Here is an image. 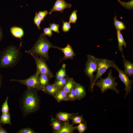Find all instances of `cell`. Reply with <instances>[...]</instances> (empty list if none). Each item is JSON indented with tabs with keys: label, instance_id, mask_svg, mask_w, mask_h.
<instances>
[{
	"label": "cell",
	"instance_id": "obj_29",
	"mask_svg": "<svg viewBox=\"0 0 133 133\" xmlns=\"http://www.w3.org/2000/svg\"><path fill=\"white\" fill-rule=\"evenodd\" d=\"M79 124L78 126L75 127L76 129L77 130L79 133H83L87 129L86 122L85 121Z\"/></svg>",
	"mask_w": 133,
	"mask_h": 133
},
{
	"label": "cell",
	"instance_id": "obj_40",
	"mask_svg": "<svg viewBox=\"0 0 133 133\" xmlns=\"http://www.w3.org/2000/svg\"><path fill=\"white\" fill-rule=\"evenodd\" d=\"M3 37V32L2 29L0 26V43Z\"/></svg>",
	"mask_w": 133,
	"mask_h": 133
},
{
	"label": "cell",
	"instance_id": "obj_34",
	"mask_svg": "<svg viewBox=\"0 0 133 133\" xmlns=\"http://www.w3.org/2000/svg\"><path fill=\"white\" fill-rule=\"evenodd\" d=\"M50 28L52 31L58 33H59V25L58 24H56L54 23H50L49 24Z\"/></svg>",
	"mask_w": 133,
	"mask_h": 133
},
{
	"label": "cell",
	"instance_id": "obj_14",
	"mask_svg": "<svg viewBox=\"0 0 133 133\" xmlns=\"http://www.w3.org/2000/svg\"><path fill=\"white\" fill-rule=\"evenodd\" d=\"M74 89L76 95L77 100H80L86 96V92L84 87L79 83L76 82Z\"/></svg>",
	"mask_w": 133,
	"mask_h": 133
},
{
	"label": "cell",
	"instance_id": "obj_27",
	"mask_svg": "<svg viewBox=\"0 0 133 133\" xmlns=\"http://www.w3.org/2000/svg\"><path fill=\"white\" fill-rule=\"evenodd\" d=\"M69 78L67 76L60 80H56L53 84L57 87L62 88L66 83Z\"/></svg>",
	"mask_w": 133,
	"mask_h": 133
},
{
	"label": "cell",
	"instance_id": "obj_19",
	"mask_svg": "<svg viewBox=\"0 0 133 133\" xmlns=\"http://www.w3.org/2000/svg\"><path fill=\"white\" fill-rule=\"evenodd\" d=\"M76 82L72 78H69L66 83L63 87V90L67 94L74 88Z\"/></svg>",
	"mask_w": 133,
	"mask_h": 133
},
{
	"label": "cell",
	"instance_id": "obj_23",
	"mask_svg": "<svg viewBox=\"0 0 133 133\" xmlns=\"http://www.w3.org/2000/svg\"><path fill=\"white\" fill-rule=\"evenodd\" d=\"M114 26L116 30L121 31L125 29L126 27L124 23L122 21L118 20L117 19L116 15L114 18Z\"/></svg>",
	"mask_w": 133,
	"mask_h": 133
},
{
	"label": "cell",
	"instance_id": "obj_6",
	"mask_svg": "<svg viewBox=\"0 0 133 133\" xmlns=\"http://www.w3.org/2000/svg\"><path fill=\"white\" fill-rule=\"evenodd\" d=\"M40 74L36 72L29 78L24 80L11 79V81L17 82L26 86L27 88L37 91H42L39 82Z\"/></svg>",
	"mask_w": 133,
	"mask_h": 133
},
{
	"label": "cell",
	"instance_id": "obj_10",
	"mask_svg": "<svg viewBox=\"0 0 133 133\" xmlns=\"http://www.w3.org/2000/svg\"><path fill=\"white\" fill-rule=\"evenodd\" d=\"M72 5L66 2L64 0H56L52 8L49 13L50 14L54 11H59L63 13V10L66 8H70Z\"/></svg>",
	"mask_w": 133,
	"mask_h": 133
},
{
	"label": "cell",
	"instance_id": "obj_1",
	"mask_svg": "<svg viewBox=\"0 0 133 133\" xmlns=\"http://www.w3.org/2000/svg\"><path fill=\"white\" fill-rule=\"evenodd\" d=\"M20 48L10 45L0 51V69L11 68L17 65L22 57Z\"/></svg>",
	"mask_w": 133,
	"mask_h": 133
},
{
	"label": "cell",
	"instance_id": "obj_11",
	"mask_svg": "<svg viewBox=\"0 0 133 133\" xmlns=\"http://www.w3.org/2000/svg\"><path fill=\"white\" fill-rule=\"evenodd\" d=\"M54 48L61 50L64 54V57L60 61L67 59H72L76 55L72 47L68 44L64 48H62L56 46Z\"/></svg>",
	"mask_w": 133,
	"mask_h": 133
},
{
	"label": "cell",
	"instance_id": "obj_31",
	"mask_svg": "<svg viewBox=\"0 0 133 133\" xmlns=\"http://www.w3.org/2000/svg\"><path fill=\"white\" fill-rule=\"evenodd\" d=\"M8 97H7L2 104V106L1 111L2 114H5L9 112V107L8 103Z\"/></svg>",
	"mask_w": 133,
	"mask_h": 133
},
{
	"label": "cell",
	"instance_id": "obj_26",
	"mask_svg": "<svg viewBox=\"0 0 133 133\" xmlns=\"http://www.w3.org/2000/svg\"><path fill=\"white\" fill-rule=\"evenodd\" d=\"M70 119L71 120L73 125L80 123L85 121L83 119L82 115L80 116L77 115H73Z\"/></svg>",
	"mask_w": 133,
	"mask_h": 133
},
{
	"label": "cell",
	"instance_id": "obj_38",
	"mask_svg": "<svg viewBox=\"0 0 133 133\" xmlns=\"http://www.w3.org/2000/svg\"><path fill=\"white\" fill-rule=\"evenodd\" d=\"M43 32L45 35H47L50 37H51L52 35V31L50 27L44 28Z\"/></svg>",
	"mask_w": 133,
	"mask_h": 133
},
{
	"label": "cell",
	"instance_id": "obj_37",
	"mask_svg": "<svg viewBox=\"0 0 133 133\" xmlns=\"http://www.w3.org/2000/svg\"><path fill=\"white\" fill-rule=\"evenodd\" d=\"M48 13V12L47 10H45L44 11H40L37 13V15L39 18L42 21Z\"/></svg>",
	"mask_w": 133,
	"mask_h": 133
},
{
	"label": "cell",
	"instance_id": "obj_24",
	"mask_svg": "<svg viewBox=\"0 0 133 133\" xmlns=\"http://www.w3.org/2000/svg\"><path fill=\"white\" fill-rule=\"evenodd\" d=\"M11 115L9 112L2 114L0 117V123L4 124H9L12 125L11 122Z\"/></svg>",
	"mask_w": 133,
	"mask_h": 133
},
{
	"label": "cell",
	"instance_id": "obj_13",
	"mask_svg": "<svg viewBox=\"0 0 133 133\" xmlns=\"http://www.w3.org/2000/svg\"><path fill=\"white\" fill-rule=\"evenodd\" d=\"M75 130V127L67 121L64 122L61 128L55 133H72Z\"/></svg>",
	"mask_w": 133,
	"mask_h": 133
},
{
	"label": "cell",
	"instance_id": "obj_17",
	"mask_svg": "<svg viewBox=\"0 0 133 133\" xmlns=\"http://www.w3.org/2000/svg\"><path fill=\"white\" fill-rule=\"evenodd\" d=\"M117 33L118 49L122 55H123V46H124L126 48L127 43L124 40L120 31L117 30Z\"/></svg>",
	"mask_w": 133,
	"mask_h": 133
},
{
	"label": "cell",
	"instance_id": "obj_25",
	"mask_svg": "<svg viewBox=\"0 0 133 133\" xmlns=\"http://www.w3.org/2000/svg\"><path fill=\"white\" fill-rule=\"evenodd\" d=\"M62 124L61 122V121L56 118L51 123L53 132L55 133L56 132L59 130L61 128Z\"/></svg>",
	"mask_w": 133,
	"mask_h": 133
},
{
	"label": "cell",
	"instance_id": "obj_12",
	"mask_svg": "<svg viewBox=\"0 0 133 133\" xmlns=\"http://www.w3.org/2000/svg\"><path fill=\"white\" fill-rule=\"evenodd\" d=\"M122 62L124 68V72L129 77L133 76V64L127 60L123 54L122 55Z\"/></svg>",
	"mask_w": 133,
	"mask_h": 133
},
{
	"label": "cell",
	"instance_id": "obj_18",
	"mask_svg": "<svg viewBox=\"0 0 133 133\" xmlns=\"http://www.w3.org/2000/svg\"><path fill=\"white\" fill-rule=\"evenodd\" d=\"M10 31L13 36L20 38L21 41V38L24 34V31L22 28L16 26L13 27L10 29Z\"/></svg>",
	"mask_w": 133,
	"mask_h": 133
},
{
	"label": "cell",
	"instance_id": "obj_22",
	"mask_svg": "<svg viewBox=\"0 0 133 133\" xmlns=\"http://www.w3.org/2000/svg\"><path fill=\"white\" fill-rule=\"evenodd\" d=\"M66 95V93L62 88L54 97L57 102L59 103L63 101H67Z\"/></svg>",
	"mask_w": 133,
	"mask_h": 133
},
{
	"label": "cell",
	"instance_id": "obj_3",
	"mask_svg": "<svg viewBox=\"0 0 133 133\" xmlns=\"http://www.w3.org/2000/svg\"><path fill=\"white\" fill-rule=\"evenodd\" d=\"M54 46L51 43L43 33L40 35L38 39L32 48L30 50H25V52L32 55H35L40 56L46 61L49 58V51Z\"/></svg>",
	"mask_w": 133,
	"mask_h": 133
},
{
	"label": "cell",
	"instance_id": "obj_33",
	"mask_svg": "<svg viewBox=\"0 0 133 133\" xmlns=\"http://www.w3.org/2000/svg\"><path fill=\"white\" fill-rule=\"evenodd\" d=\"M62 21L63 22L62 27V31L65 33L69 31L71 27L70 23L69 22L64 21L63 20Z\"/></svg>",
	"mask_w": 133,
	"mask_h": 133
},
{
	"label": "cell",
	"instance_id": "obj_2",
	"mask_svg": "<svg viewBox=\"0 0 133 133\" xmlns=\"http://www.w3.org/2000/svg\"><path fill=\"white\" fill-rule=\"evenodd\" d=\"M37 91L27 88L24 93L21 106L24 116L36 112L39 109L40 100Z\"/></svg>",
	"mask_w": 133,
	"mask_h": 133
},
{
	"label": "cell",
	"instance_id": "obj_41",
	"mask_svg": "<svg viewBox=\"0 0 133 133\" xmlns=\"http://www.w3.org/2000/svg\"><path fill=\"white\" fill-rule=\"evenodd\" d=\"M2 81V76L0 73V88L1 86Z\"/></svg>",
	"mask_w": 133,
	"mask_h": 133
},
{
	"label": "cell",
	"instance_id": "obj_21",
	"mask_svg": "<svg viewBox=\"0 0 133 133\" xmlns=\"http://www.w3.org/2000/svg\"><path fill=\"white\" fill-rule=\"evenodd\" d=\"M66 64H63L61 68L56 73V80H60L68 76L66 73Z\"/></svg>",
	"mask_w": 133,
	"mask_h": 133
},
{
	"label": "cell",
	"instance_id": "obj_20",
	"mask_svg": "<svg viewBox=\"0 0 133 133\" xmlns=\"http://www.w3.org/2000/svg\"><path fill=\"white\" fill-rule=\"evenodd\" d=\"M50 79L46 74L41 73L39 77V82L43 91L44 87L49 84V80Z\"/></svg>",
	"mask_w": 133,
	"mask_h": 133
},
{
	"label": "cell",
	"instance_id": "obj_9",
	"mask_svg": "<svg viewBox=\"0 0 133 133\" xmlns=\"http://www.w3.org/2000/svg\"><path fill=\"white\" fill-rule=\"evenodd\" d=\"M114 68L118 71L119 74L118 77L125 85V88L123 90L126 92L124 98H126L127 95L131 92L133 80H130L129 77L123 71L120 69L116 65Z\"/></svg>",
	"mask_w": 133,
	"mask_h": 133
},
{
	"label": "cell",
	"instance_id": "obj_16",
	"mask_svg": "<svg viewBox=\"0 0 133 133\" xmlns=\"http://www.w3.org/2000/svg\"><path fill=\"white\" fill-rule=\"evenodd\" d=\"M77 113H71L66 112H60L57 114L56 118L62 122L69 121L72 116L77 115Z\"/></svg>",
	"mask_w": 133,
	"mask_h": 133
},
{
	"label": "cell",
	"instance_id": "obj_28",
	"mask_svg": "<svg viewBox=\"0 0 133 133\" xmlns=\"http://www.w3.org/2000/svg\"><path fill=\"white\" fill-rule=\"evenodd\" d=\"M67 101H75L77 100V98L74 88L67 94Z\"/></svg>",
	"mask_w": 133,
	"mask_h": 133
},
{
	"label": "cell",
	"instance_id": "obj_42",
	"mask_svg": "<svg viewBox=\"0 0 133 133\" xmlns=\"http://www.w3.org/2000/svg\"><path fill=\"white\" fill-rule=\"evenodd\" d=\"M118 2L120 3L121 2V1H120L119 0H117Z\"/></svg>",
	"mask_w": 133,
	"mask_h": 133
},
{
	"label": "cell",
	"instance_id": "obj_39",
	"mask_svg": "<svg viewBox=\"0 0 133 133\" xmlns=\"http://www.w3.org/2000/svg\"><path fill=\"white\" fill-rule=\"evenodd\" d=\"M7 132L2 127L1 124L0 125V133H7Z\"/></svg>",
	"mask_w": 133,
	"mask_h": 133
},
{
	"label": "cell",
	"instance_id": "obj_35",
	"mask_svg": "<svg viewBox=\"0 0 133 133\" xmlns=\"http://www.w3.org/2000/svg\"><path fill=\"white\" fill-rule=\"evenodd\" d=\"M41 21L42 20L38 17L37 13L36 12L34 18V22L36 25L39 30L41 29L40 25Z\"/></svg>",
	"mask_w": 133,
	"mask_h": 133
},
{
	"label": "cell",
	"instance_id": "obj_15",
	"mask_svg": "<svg viewBox=\"0 0 133 133\" xmlns=\"http://www.w3.org/2000/svg\"><path fill=\"white\" fill-rule=\"evenodd\" d=\"M62 88L56 86L53 84H49L44 87L43 91L54 97Z\"/></svg>",
	"mask_w": 133,
	"mask_h": 133
},
{
	"label": "cell",
	"instance_id": "obj_4",
	"mask_svg": "<svg viewBox=\"0 0 133 133\" xmlns=\"http://www.w3.org/2000/svg\"><path fill=\"white\" fill-rule=\"evenodd\" d=\"M107 74V77L104 79L100 77V79L96 82L94 85L99 87L102 93H104L108 89H111L113 90L116 93H118L119 91L116 88V87L118 86V84L116 82V78L113 77L111 69L110 70Z\"/></svg>",
	"mask_w": 133,
	"mask_h": 133
},
{
	"label": "cell",
	"instance_id": "obj_30",
	"mask_svg": "<svg viewBox=\"0 0 133 133\" xmlns=\"http://www.w3.org/2000/svg\"><path fill=\"white\" fill-rule=\"evenodd\" d=\"M78 11L77 10H73L72 12L69 17V22L70 23L74 24L76 23L77 20V14Z\"/></svg>",
	"mask_w": 133,
	"mask_h": 133
},
{
	"label": "cell",
	"instance_id": "obj_8",
	"mask_svg": "<svg viewBox=\"0 0 133 133\" xmlns=\"http://www.w3.org/2000/svg\"><path fill=\"white\" fill-rule=\"evenodd\" d=\"M31 55L35 61L36 67V73L40 74H45L50 79L53 77V75L49 68L45 60L38 56L33 55Z\"/></svg>",
	"mask_w": 133,
	"mask_h": 133
},
{
	"label": "cell",
	"instance_id": "obj_32",
	"mask_svg": "<svg viewBox=\"0 0 133 133\" xmlns=\"http://www.w3.org/2000/svg\"><path fill=\"white\" fill-rule=\"evenodd\" d=\"M120 4L124 7L129 10H131L133 9V0H131L127 2H124L121 1Z\"/></svg>",
	"mask_w": 133,
	"mask_h": 133
},
{
	"label": "cell",
	"instance_id": "obj_7",
	"mask_svg": "<svg viewBox=\"0 0 133 133\" xmlns=\"http://www.w3.org/2000/svg\"><path fill=\"white\" fill-rule=\"evenodd\" d=\"M87 57V58L85 63L84 72L85 74L89 79L90 85H91L95 77V76L93 75V73L97 71L98 65L93 56L88 55Z\"/></svg>",
	"mask_w": 133,
	"mask_h": 133
},
{
	"label": "cell",
	"instance_id": "obj_5",
	"mask_svg": "<svg viewBox=\"0 0 133 133\" xmlns=\"http://www.w3.org/2000/svg\"><path fill=\"white\" fill-rule=\"evenodd\" d=\"M98 65L97 73L94 81L90 86V91L93 92V87L94 84L101 77V76L104 73L108 68L110 67L113 68L116 65L113 61L109 60L106 59L99 58L93 56Z\"/></svg>",
	"mask_w": 133,
	"mask_h": 133
},
{
	"label": "cell",
	"instance_id": "obj_36",
	"mask_svg": "<svg viewBox=\"0 0 133 133\" xmlns=\"http://www.w3.org/2000/svg\"><path fill=\"white\" fill-rule=\"evenodd\" d=\"M18 133H36L32 129L27 128L20 129L17 132Z\"/></svg>",
	"mask_w": 133,
	"mask_h": 133
}]
</instances>
